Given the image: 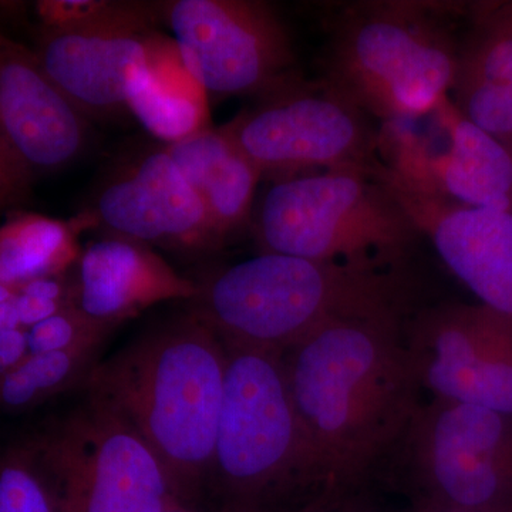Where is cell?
Wrapping results in <instances>:
<instances>
[{
  "mask_svg": "<svg viewBox=\"0 0 512 512\" xmlns=\"http://www.w3.org/2000/svg\"><path fill=\"white\" fill-rule=\"evenodd\" d=\"M406 320H335L284 352L293 403L333 485L376 481L423 400Z\"/></svg>",
  "mask_w": 512,
  "mask_h": 512,
  "instance_id": "obj_1",
  "label": "cell"
},
{
  "mask_svg": "<svg viewBox=\"0 0 512 512\" xmlns=\"http://www.w3.org/2000/svg\"><path fill=\"white\" fill-rule=\"evenodd\" d=\"M225 366L224 342L191 311L151 326L100 360L84 386L153 447L190 508L210 478Z\"/></svg>",
  "mask_w": 512,
  "mask_h": 512,
  "instance_id": "obj_2",
  "label": "cell"
},
{
  "mask_svg": "<svg viewBox=\"0 0 512 512\" xmlns=\"http://www.w3.org/2000/svg\"><path fill=\"white\" fill-rule=\"evenodd\" d=\"M192 312L225 345L284 353L335 320L399 318L420 308L406 269L261 252L197 284Z\"/></svg>",
  "mask_w": 512,
  "mask_h": 512,
  "instance_id": "obj_3",
  "label": "cell"
},
{
  "mask_svg": "<svg viewBox=\"0 0 512 512\" xmlns=\"http://www.w3.org/2000/svg\"><path fill=\"white\" fill-rule=\"evenodd\" d=\"M225 349L208 485L222 510H298L333 483L293 403L284 353L235 345Z\"/></svg>",
  "mask_w": 512,
  "mask_h": 512,
  "instance_id": "obj_4",
  "label": "cell"
},
{
  "mask_svg": "<svg viewBox=\"0 0 512 512\" xmlns=\"http://www.w3.org/2000/svg\"><path fill=\"white\" fill-rule=\"evenodd\" d=\"M468 3H353L332 23L323 80L370 117L399 124L436 113L453 93Z\"/></svg>",
  "mask_w": 512,
  "mask_h": 512,
  "instance_id": "obj_5",
  "label": "cell"
},
{
  "mask_svg": "<svg viewBox=\"0 0 512 512\" xmlns=\"http://www.w3.org/2000/svg\"><path fill=\"white\" fill-rule=\"evenodd\" d=\"M262 252L406 269L421 234L372 173L325 171L276 181L256 212Z\"/></svg>",
  "mask_w": 512,
  "mask_h": 512,
  "instance_id": "obj_6",
  "label": "cell"
},
{
  "mask_svg": "<svg viewBox=\"0 0 512 512\" xmlns=\"http://www.w3.org/2000/svg\"><path fill=\"white\" fill-rule=\"evenodd\" d=\"M377 477H389L410 504L512 512V414L423 402Z\"/></svg>",
  "mask_w": 512,
  "mask_h": 512,
  "instance_id": "obj_7",
  "label": "cell"
},
{
  "mask_svg": "<svg viewBox=\"0 0 512 512\" xmlns=\"http://www.w3.org/2000/svg\"><path fill=\"white\" fill-rule=\"evenodd\" d=\"M221 127L261 175L278 180L325 171L375 173L382 134L369 114L318 80L298 76Z\"/></svg>",
  "mask_w": 512,
  "mask_h": 512,
  "instance_id": "obj_8",
  "label": "cell"
},
{
  "mask_svg": "<svg viewBox=\"0 0 512 512\" xmlns=\"http://www.w3.org/2000/svg\"><path fill=\"white\" fill-rule=\"evenodd\" d=\"M64 512H167L187 507L153 447L110 404L86 402L40 431Z\"/></svg>",
  "mask_w": 512,
  "mask_h": 512,
  "instance_id": "obj_9",
  "label": "cell"
},
{
  "mask_svg": "<svg viewBox=\"0 0 512 512\" xmlns=\"http://www.w3.org/2000/svg\"><path fill=\"white\" fill-rule=\"evenodd\" d=\"M185 69L207 94L274 92L295 79L284 22L259 0H174L161 6Z\"/></svg>",
  "mask_w": 512,
  "mask_h": 512,
  "instance_id": "obj_10",
  "label": "cell"
},
{
  "mask_svg": "<svg viewBox=\"0 0 512 512\" xmlns=\"http://www.w3.org/2000/svg\"><path fill=\"white\" fill-rule=\"evenodd\" d=\"M153 18L140 3L94 2L82 22L43 28L33 52L84 117L110 116L127 109L167 46Z\"/></svg>",
  "mask_w": 512,
  "mask_h": 512,
  "instance_id": "obj_11",
  "label": "cell"
},
{
  "mask_svg": "<svg viewBox=\"0 0 512 512\" xmlns=\"http://www.w3.org/2000/svg\"><path fill=\"white\" fill-rule=\"evenodd\" d=\"M404 343L431 399L512 414V325L497 313L478 302L421 305Z\"/></svg>",
  "mask_w": 512,
  "mask_h": 512,
  "instance_id": "obj_12",
  "label": "cell"
},
{
  "mask_svg": "<svg viewBox=\"0 0 512 512\" xmlns=\"http://www.w3.org/2000/svg\"><path fill=\"white\" fill-rule=\"evenodd\" d=\"M477 302L512 325V212L468 207L424 190L383 163L375 171Z\"/></svg>",
  "mask_w": 512,
  "mask_h": 512,
  "instance_id": "obj_13",
  "label": "cell"
},
{
  "mask_svg": "<svg viewBox=\"0 0 512 512\" xmlns=\"http://www.w3.org/2000/svg\"><path fill=\"white\" fill-rule=\"evenodd\" d=\"M86 117L50 80L33 50L0 32V143L32 177L73 163Z\"/></svg>",
  "mask_w": 512,
  "mask_h": 512,
  "instance_id": "obj_14",
  "label": "cell"
},
{
  "mask_svg": "<svg viewBox=\"0 0 512 512\" xmlns=\"http://www.w3.org/2000/svg\"><path fill=\"white\" fill-rule=\"evenodd\" d=\"M436 116L447 134L443 153L430 156L417 138L396 131V156L386 164L448 201L512 212V147L467 120L451 99Z\"/></svg>",
  "mask_w": 512,
  "mask_h": 512,
  "instance_id": "obj_15",
  "label": "cell"
},
{
  "mask_svg": "<svg viewBox=\"0 0 512 512\" xmlns=\"http://www.w3.org/2000/svg\"><path fill=\"white\" fill-rule=\"evenodd\" d=\"M74 266L77 308L116 328L157 303L198 292L146 244L116 235L90 244Z\"/></svg>",
  "mask_w": 512,
  "mask_h": 512,
  "instance_id": "obj_16",
  "label": "cell"
},
{
  "mask_svg": "<svg viewBox=\"0 0 512 512\" xmlns=\"http://www.w3.org/2000/svg\"><path fill=\"white\" fill-rule=\"evenodd\" d=\"M460 37L453 103L512 147V0L470 2Z\"/></svg>",
  "mask_w": 512,
  "mask_h": 512,
  "instance_id": "obj_17",
  "label": "cell"
},
{
  "mask_svg": "<svg viewBox=\"0 0 512 512\" xmlns=\"http://www.w3.org/2000/svg\"><path fill=\"white\" fill-rule=\"evenodd\" d=\"M165 151L200 194L224 237L248 220L262 175L222 128H205Z\"/></svg>",
  "mask_w": 512,
  "mask_h": 512,
  "instance_id": "obj_18",
  "label": "cell"
},
{
  "mask_svg": "<svg viewBox=\"0 0 512 512\" xmlns=\"http://www.w3.org/2000/svg\"><path fill=\"white\" fill-rule=\"evenodd\" d=\"M96 214L62 221L23 214L0 227V282L13 286L47 276L64 275L79 261L80 231L97 222Z\"/></svg>",
  "mask_w": 512,
  "mask_h": 512,
  "instance_id": "obj_19",
  "label": "cell"
},
{
  "mask_svg": "<svg viewBox=\"0 0 512 512\" xmlns=\"http://www.w3.org/2000/svg\"><path fill=\"white\" fill-rule=\"evenodd\" d=\"M205 96L173 43L165 46L147 82L128 100L127 110L148 133L171 146L208 128Z\"/></svg>",
  "mask_w": 512,
  "mask_h": 512,
  "instance_id": "obj_20",
  "label": "cell"
},
{
  "mask_svg": "<svg viewBox=\"0 0 512 512\" xmlns=\"http://www.w3.org/2000/svg\"><path fill=\"white\" fill-rule=\"evenodd\" d=\"M160 215L167 244L187 249L215 248L224 235L212 221L207 205L188 183L167 151L147 154L133 171Z\"/></svg>",
  "mask_w": 512,
  "mask_h": 512,
  "instance_id": "obj_21",
  "label": "cell"
},
{
  "mask_svg": "<svg viewBox=\"0 0 512 512\" xmlns=\"http://www.w3.org/2000/svg\"><path fill=\"white\" fill-rule=\"evenodd\" d=\"M103 346L29 355L0 382V412H23L86 386Z\"/></svg>",
  "mask_w": 512,
  "mask_h": 512,
  "instance_id": "obj_22",
  "label": "cell"
},
{
  "mask_svg": "<svg viewBox=\"0 0 512 512\" xmlns=\"http://www.w3.org/2000/svg\"><path fill=\"white\" fill-rule=\"evenodd\" d=\"M0 512H64L42 433L15 441L0 453Z\"/></svg>",
  "mask_w": 512,
  "mask_h": 512,
  "instance_id": "obj_23",
  "label": "cell"
},
{
  "mask_svg": "<svg viewBox=\"0 0 512 512\" xmlns=\"http://www.w3.org/2000/svg\"><path fill=\"white\" fill-rule=\"evenodd\" d=\"M97 220L116 237L141 244H167L160 215L133 174L111 181L97 200Z\"/></svg>",
  "mask_w": 512,
  "mask_h": 512,
  "instance_id": "obj_24",
  "label": "cell"
},
{
  "mask_svg": "<svg viewBox=\"0 0 512 512\" xmlns=\"http://www.w3.org/2000/svg\"><path fill=\"white\" fill-rule=\"evenodd\" d=\"M116 326L107 325L69 305L28 329L30 355L103 346Z\"/></svg>",
  "mask_w": 512,
  "mask_h": 512,
  "instance_id": "obj_25",
  "label": "cell"
},
{
  "mask_svg": "<svg viewBox=\"0 0 512 512\" xmlns=\"http://www.w3.org/2000/svg\"><path fill=\"white\" fill-rule=\"evenodd\" d=\"M376 481L333 485L315 500L292 512H410L399 510L376 491Z\"/></svg>",
  "mask_w": 512,
  "mask_h": 512,
  "instance_id": "obj_26",
  "label": "cell"
},
{
  "mask_svg": "<svg viewBox=\"0 0 512 512\" xmlns=\"http://www.w3.org/2000/svg\"><path fill=\"white\" fill-rule=\"evenodd\" d=\"M30 178L0 143V204L22 200L30 187Z\"/></svg>",
  "mask_w": 512,
  "mask_h": 512,
  "instance_id": "obj_27",
  "label": "cell"
},
{
  "mask_svg": "<svg viewBox=\"0 0 512 512\" xmlns=\"http://www.w3.org/2000/svg\"><path fill=\"white\" fill-rule=\"evenodd\" d=\"M29 355L28 330L16 329L0 336V382Z\"/></svg>",
  "mask_w": 512,
  "mask_h": 512,
  "instance_id": "obj_28",
  "label": "cell"
},
{
  "mask_svg": "<svg viewBox=\"0 0 512 512\" xmlns=\"http://www.w3.org/2000/svg\"><path fill=\"white\" fill-rule=\"evenodd\" d=\"M15 302L20 323H22V328L26 330L39 325L40 322L49 319L50 316L56 315L66 306L74 305V303L45 301V299L35 298V296L25 295V293H18Z\"/></svg>",
  "mask_w": 512,
  "mask_h": 512,
  "instance_id": "obj_29",
  "label": "cell"
},
{
  "mask_svg": "<svg viewBox=\"0 0 512 512\" xmlns=\"http://www.w3.org/2000/svg\"><path fill=\"white\" fill-rule=\"evenodd\" d=\"M16 298V296H15ZM15 298L5 303H0V336L12 332V330L23 329L20 323L18 308Z\"/></svg>",
  "mask_w": 512,
  "mask_h": 512,
  "instance_id": "obj_30",
  "label": "cell"
},
{
  "mask_svg": "<svg viewBox=\"0 0 512 512\" xmlns=\"http://www.w3.org/2000/svg\"><path fill=\"white\" fill-rule=\"evenodd\" d=\"M410 512H470L451 510V508L437 507L430 504H410Z\"/></svg>",
  "mask_w": 512,
  "mask_h": 512,
  "instance_id": "obj_31",
  "label": "cell"
},
{
  "mask_svg": "<svg viewBox=\"0 0 512 512\" xmlns=\"http://www.w3.org/2000/svg\"><path fill=\"white\" fill-rule=\"evenodd\" d=\"M16 295H18V291L13 286L0 282V303L8 302L10 299L15 298Z\"/></svg>",
  "mask_w": 512,
  "mask_h": 512,
  "instance_id": "obj_32",
  "label": "cell"
}]
</instances>
